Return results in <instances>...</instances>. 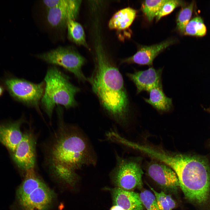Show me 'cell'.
Returning <instances> with one entry per match:
<instances>
[{
  "label": "cell",
  "mask_w": 210,
  "mask_h": 210,
  "mask_svg": "<svg viewBox=\"0 0 210 210\" xmlns=\"http://www.w3.org/2000/svg\"><path fill=\"white\" fill-rule=\"evenodd\" d=\"M35 56L47 63L62 67L73 73L79 81L87 80L82 71L85 60L72 47H59Z\"/></svg>",
  "instance_id": "5"
},
{
  "label": "cell",
  "mask_w": 210,
  "mask_h": 210,
  "mask_svg": "<svg viewBox=\"0 0 210 210\" xmlns=\"http://www.w3.org/2000/svg\"><path fill=\"white\" fill-rule=\"evenodd\" d=\"M55 136L49 153L54 173L71 186L77 179L76 171L95 162L91 148L83 135L75 129L62 125Z\"/></svg>",
  "instance_id": "2"
},
{
  "label": "cell",
  "mask_w": 210,
  "mask_h": 210,
  "mask_svg": "<svg viewBox=\"0 0 210 210\" xmlns=\"http://www.w3.org/2000/svg\"><path fill=\"white\" fill-rule=\"evenodd\" d=\"M204 110L206 112L210 113V107L207 108H205L202 106Z\"/></svg>",
  "instance_id": "28"
},
{
  "label": "cell",
  "mask_w": 210,
  "mask_h": 210,
  "mask_svg": "<svg viewBox=\"0 0 210 210\" xmlns=\"http://www.w3.org/2000/svg\"><path fill=\"white\" fill-rule=\"evenodd\" d=\"M4 91V89L2 87L0 86V97L2 95Z\"/></svg>",
  "instance_id": "29"
},
{
  "label": "cell",
  "mask_w": 210,
  "mask_h": 210,
  "mask_svg": "<svg viewBox=\"0 0 210 210\" xmlns=\"http://www.w3.org/2000/svg\"><path fill=\"white\" fill-rule=\"evenodd\" d=\"M53 192L44 183L27 193L17 196L21 210H47L54 199Z\"/></svg>",
  "instance_id": "8"
},
{
  "label": "cell",
  "mask_w": 210,
  "mask_h": 210,
  "mask_svg": "<svg viewBox=\"0 0 210 210\" xmlns=\"http://www.w3.org/2000/svg\"><path fill=\"white\" fill-rule=\"evenodd\" d=\"M95 66L87 78L103 108L118 122L127 121L129 103L123 77L105 54L101 46L96 47Z\"/></svg>",
  "instance_id": "1"
},
{
  "label": "cell",
  "mask_w": 210,
  "mask_h": 210,
  "mask_svg": "<svg viewBox=\"0 0 210 210\" xmlns=\"http://www.w3.org/2000/svg\"><path fill=\"white\" fill-rule=\"evenodd\" d=\"M185 2L181 0H167L161 7L156 16L157 21L162 17L171 13L176 7L184 6Z\"/></svg>",
  "instance_id": "23"
},
{
  "label": "cell",
  "mask_w": 210,
  "mask_h": 210,
  "mask_svg": "<svg viewBox=\"0 0 210 210\" xmlns=\"http://www.w3.org/2000/svg\"><path fill=\"white\" fill-rule=\"evenodd\" d=\"M206 32V27L202 19L200 17H196L190 21L184 33L185 35L201 37L204 36Z\"/></svg>",
  "instance_id": "19"
},
{
  "label": "cell",
  "mask_w": 210,
  "mask_h": 210,
  "mask_svg": "<svg viewBox=\"0 0 210 210\" xmlns=\"http://www.w3.org/2000/svg\"><path fill=\"white\" fill-rule=\"evenodd\" d=\"M45 88L41 100L42 108L50 118L56 105L63 106L66 109L78 105L75 98L80 89L72 84L68 77L55 66L47 70L44 78Z\"/></svg>",
  "instance_id": "4"
},
{
  "label": "cell",
  "mask_w": 210,
  "mask_h": 210,
  "mask_svg": "<svg viewBox=\"0 0 210 210\" xmlns=\"http://www.w3.org/2000/svg\"><path fill=\"white\" fill-rule=\"evenodd\" d=\"M149 98H144V101L150 105L158 112H166L173 107L172 99L167 97L163 90L162 86L155 87L148 92Z\"/></svg>",
  "instance_id": "16"
},
{
  "label": "cell",
  "mask_w": 210,
  "mask_h": 210,
  "mask_svg": "<svg viewBox=\"0 0 210 210\" xmlns=\"http://www.w3.org/2000/svg\"><path fill=\"white\" fill-rule=\"evenodd\" d=\"M112 178L117 187L129 190L142 186L143 172L139 164L134 160L117 156Z\"/></svg>",
  "instance_id": "7"
},
{
  "label": "cell",
  "mask_w": 210,
  "mask_h": 210,
  "mask_svg": "<svg viewBox=\"0 0 210 210\" xmlns=\"http://www.w3.org/2000/svg\"><path fill=\"white\" fill-rule=\"evenodd\" d=\"M110 210H124L121 207L116 205H114L111 207Z\"/></svg>",
  "instance_id": "27"
},
{
  "label": "cell",
  "mask_w": 210,
  "mask_h": 210,
  "mask_svg": "<svg viewBox=\"0 0 210 210\" xmlns=\"http://www.w3.org/2000/svg\"><path fill=\"white\" fill-rule=\"evenodd\" d=\"M141 201L146 210H160L158 206L156 198L151 192L145 190L139 195Z\"/></svg>",
  "instance_id": "22"
},
{
  "label": "cell",
  "mask_w": 210,
  "mask_h": 210,
  "mask_svg": "<svg viewBox=\"0 0 210 210\" xmlns=\"http://www.w3.org/2000/svg\"><path fill=\"white\" fill-rule=\"evenodd\" d=\"M209 144H210V142H209Z\"/></svg>",
  "instance_id": "30"
},
{
  "label": "cell",
  "mask_w": 210,
  "mask_h": 210,
  "mask_svg": "<svg viewBox=\"0 0 210 210\" xmlns=\"http://www.w3.org/2000/svg\"><path fill=\"white\" fill-rule=\"evenodd\" d=\"M194 2L192 1L188 5L183 8L179 12L176 20L177 26L178 30L184 33L186 27L191 17Z\"/></svg>",
  "instance_id": "21"
},
{
  "label": "cell",
  "mask_w": 210,
  "mask_h": 210,
  "mask_svg": "<svg viewBox=\"0 0 210 210\" xmlns=\"http://www.w3.org/2000/svg\"><path fill=\"white\" fill-rule=\"evenodd\" d=\"M173 42L172 40H167L158 44L142 47L133 56L123 60L122 63L152 66L157 55Z\"/></svg>",
  "instance_id": "12"
},
{
  "label": "cell",
  "mask_w": 210,
  "mask_h": 210,
  "mask_svg": "<svg viewBox=\"0 0 210 210\" xmlns=\"http://www.w3.org/2000/svg\"><path fill=\"white\" fill-rule=\"evenodd\" d=\"M148 186L154 194L159 209L160 210H171L166 199L165 194L162 191L158 192L150 186Z\"/></svg>",
  "instance_id": "25"
},
{
  "label": "cell",
  "mask_w": 210,
  "mask_h": 210,
  "mask_svg": "<svg viewBox=\"0 0 210 210\" xmlns=\"http://www.w3.org/2000/svg\"><path fill=\"white\" fill-rule=\"evenodd\" d=\"M162 69L153 67L144 71H136L133 73H127V77L135 84L136 93L143 91L148 92L153 88L162 86L161 76Z\"/></svg>",
  "instance_id": "11"
},
{
  "label": "cell",
  "mask_w": 210,
  "mask_h": 210,
  "mask_svg": "<svg viewBox=\"0 0 210 210\" xmlns=\"http://www.w3.org/2000/svg\"><path fill=\"white\" fill-rule=\"evenodd\" d=\"M136 13V10L130 7L119 10L110 20L108 23L109 28L118 31L127 29L133 22Z\"/></svg>",
  "instance_id": "17"
},
{
  "label": "cell",
  "mask_w": 210,
  "mask_h": 210,
  "mask_svg": "<svg viewBox=\"0 0 210 210\" xmlns=\"http://www.w3.org/2000/svg\"><path fill=\"white\" fill-rule=\"evenodd\" d=\"M149 176L164 189L176 192L179 186L177 176L170 167L162 164L153 163L148 167Z\"/></svg>",
  "instance_id": "10"
},
{
  "label": "cell",
  "mask_w": 210,
  "mask_h": 210,
  "mask_svg": "<svg viewBox=\"0 0 210 210\" xmlns=\"http://www.w3.org/2000/svg\"><path fill=\"white\" fill-rule=\"evenodd\" d=\"M149 154L174 171L186 198L199 204L207 201L210 194V163L206 157L169 155L151 150Z\"/></svg>",
  "instance_id": "3"
},
{
  "label": "cell",
  "mask_w": 210,
  "mask_h": 210,
  "mask_svg": "<svg viewBox=\"0 0 210 210\" xmlns=\"http://www.w3.org/2000/svg\"><path fill=\"white\" fill-rule=\"evenodd\" d=\"M3 83L14 99L39 111V103L44 91V82L36 84L24 79L12 77L4 79Z\"/></svg>",
  "instance_id": "6"
},
{
  "label": "cell",
  "mask_w": 210,
  "mask_h": 210,
  "mask_svg": "<svg viewBox=\"0 0 210 210\" xmlns=\"http://www.w3.org/2000/svg\"><path fill=\"white\" fill-rule=\"evenodd\" d=\"M36 140L33 133L26 132L12 153L13 159L18 167L24 170L34 168L36 160Z\"/></svg>",
  "instance_id": "9"
},
{
  "label": "cell",
  "mask_w": 210,
  "mask_h": 210,
  "mask_svg": "<svg viewBox=\"0 0 210 210\" xmlns=\"http://www.w3.org/2000/svg\"><path fill=\"white\" fill-rule=\"evenodd\" d=\"M24 121V119L21 118L13 122L0 124V142L12 153L22 138L20 127Z\"/></svg>",
  "instance_id": "13"
},
{
  "label": "cell",
  "mask_w": 210,
  "mask_h": 210,
  "mask_svg": "<svg viewBox=\"0 0 210 210\" xmlns=\"http://www.w3.org/2000/svg\"><path fill=\"white\" fill-rule=\"evenodd\" d=\"M166 1L146 0L143 2L141 10L150 22L156 17L161 7Z\"/></svg>",
  "instance_id": "20"
},
{
  "label": "cell",
  "mask_w": 210,
  "mask_h": 210,
  "mask_svg": "<svg viewBox=\"0 0 210 210\" xmlns=\"http://www.w3.org/2000/svg\"><path fill=\"white\" fill-rule=\"evenodd\" d=\"M165 196L169 208L172 210L175 207L176 203L171 195L165 194Z\"/></svg>",
  "instance_id": "26"
},
{
  "label": "cell",
  "mask_w": 210,
  "mask_h": 210,
  "mask_svg": "<svg viewBox=\"0 0 210 210\" xmlns=\"http://www.w3.org/2000/svg\"><path fill=\"white\" fill-rule=\"evenodd\" d=\"M66 27L69 39L77 45L88 47L85 40V32L81 24L73 19L68 21Z\"/></svg>",
  "instance_id": "18"
},
{
  "label": "cell",
  "mask_w": 210,
  "mask_h": 210,
  "mask_svg": "<svg viewBox=\"0 0 210 210\" xmlns=\"http://www.w3.org/2000/svg\"><path fill=\"white\" fill-rule=\"evenodd\" d=\"M43 3L48 9L56 7H72L80 6L81 1L75 0H46Z\"/></svg>",
  "instance_id": "24"
},
{
  "label": "cell",
  "mask_w": 210,
  "mask_h": 210,
  "mask_svg": "<svg viewBox=\"0 0 210 210\" xmlns=\"http://www.w3.org/2000/svg\"><path fill=\"white\" fill-rule=\"evenodd\" d=\"M109 189L114 205L121 207L124 210H143V205L138 193L117 187Z\"/></svg>",
  "instance_id": "14"
},
{
  "label": "cell",
  "mask_w": 210,
  "mask_h": 210,
  "mask_svg": "<svg viewBox=\"0 0 210 210\" xmlns=\"http://www.w3.org/2000/svg\"><path fill=\"white\" fill-rule=\"evenodd\" d=\"M80 7H56L48 8L47 20L54 27H66L69 19L75 20L77 18Z\"/></svg>",
  "instance_id": "15"
}]
</instances>
